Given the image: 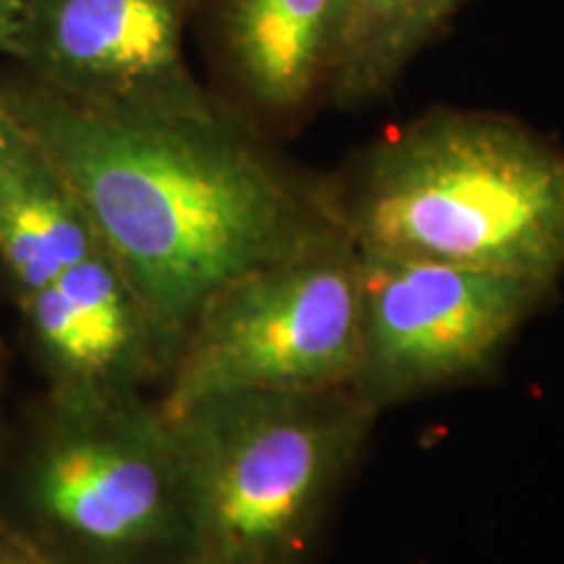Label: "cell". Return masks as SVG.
I'll use <instances>...</instances> for the list:
<instances>
[{
	"mask_svg": "<svg viewBox=\"0 0 564 564\" xmlns=\"http://www.w3.org/2000/svg\"><path fill=\"white\" fill-rule=\"evenodd\" d=\"M167 419L192 564H303L379 413L335 387L217 394Z\"/></svg>",
	"mask_w": 564,
	"mask_h": 564,
	"instance_id": "3957f363",
	"label": "cell"
},
{
	"mask_svg": "<svg viewBox=\"0 0 564 564\" xmlns=\"http://www.w3.org/2000/svg\"><path fill=\"white\" fill-rule=\"evenodd\" d=\"M327 175L358 251L544 285L564 274V150L520 118L426 110Z\"/></svg>",
	"mask_w": 564,
	"mask_h": 564,
	"instance_id": "7a4b0ae2",
	"label": "cell"
},
{
	"mask_svg": "<svg viewBox=\"0 0 564 564\" xmlns=\"http://www.w3.org/2000/svg\"><path fill=\"white\" fill-rule=\"evenodd\" d=\"M465 3L468 0H352L327 105L364 110L384 100Z\"/></svg>",
	"mask_w": 564,
	"mask_h": 564,
	"instance_id": "8fae6325",
	"label": "cell"
},
{
	"mask_svg": "<svg viewBox=\"0 0 564 564\" xmlns=\"http://www.w3.org/2000/svg\"><path fill=\"white\" fill-rule=\"evenodd\" d=\"M24 0H0V55H13Z\"/></svg>",
	"mask_w": 564,
	"mask_h": 564,
	"instance_id": "4fadbf2b",
	"label": "cell"
},
{
	"mask_svg": "<svg viewBox=\"0 0 564 564\" xmlns=\"http://www.w3.org/2000/svg\"><path fill=\"white\" fill-rule=\"evenodd\" d=\"M196 0H24L13 61L95 108L162 118L238 116L186 58Z\"/></svg>",
	"mask_w": 564,
	"mask_h": 564,
	"instance_id": "52a82bcc",
	"label": "cell"
},
{
	"mask_svg": "<svg viewBox=\"0 0 564 564\" xmlns=\"http://www.w3.org/2000/svg\"><path fill=\"white\" fill-rule=\"evenodd\" d=\"M0 89L131 282L167 369L225 282L343 230L329 175L295 165L241 116L105 110L32 79Z\"/></svg>",
	"mask_w": 564,
	"mask_h": 564,
	"instance_id": "6da1fadb",
	"label": "cell"
},
{
	"mask_svg": "<svg viewBox=\"0 0 564 564\" xmlns=\"http://www.w3.org/2000/svg\"><path fill=\"white\" fill-rule=\"evenodd\" d=\"M87 212L24 126L0 165V267L24 301L95 251Z\"/></svg>",
	"mask_w": 564,
	"mask_h": 564,
	"instance_id": "30bf717a",
	"label": "cell"
},
{
	"mask_svg": "<svg viewBox=\"0 0 564 564\" xmlns=\"http://www.w3.org/2000/svg\"><path fill=\"white\" fill-rule=\"evenodd\" d=\"M0 518L61 564H192L173 423L147 390L47 387Z\"/></svg>",
	"mask_w": 564,
	"mask_h": 564,
	"instance_id": "277c9868",
	"label": "cell"
},
{
	"mask_svg": "<svg viewBox=\"0 0 564 564\" xmlns=\"http://www.w3.org/2000/svg\"><path fill=\"white\" fill-rule=\"evenodd\" d=\"M361 293V251L345 230L225 282L183 335L162 379V413L232 392L350 387Z\"/></svg>",
	"mask_w": 564,
	"mask_h": 564,
	"instance_id": "5b68a950",
	"label": "cell"
},
{
	"mask_svg": "<svg viewBox=\"0 0 564 564\" xmlns=\"http://www.w3.org/2000/svg\"><path fill=\"white\" fill-rule=\"evenodd\" d=\"M350 13L352 0H196L212 91L270 139L293 133L327 105Z\"/></svg>",
	"mask_w": 564,
	"mask_h": 564,
	"instance_id": "ba28073f",
	"label": "cell"
},
{
	"mask_svg": "<svg viewBox=\"0 0 564 564\" xmlns=\"http://www.w3.org/2000/svg\"><path fill=\"white\" fill-rule=\"evenodd\" d=\"M361 358L352 390L387 408L489 373L554 285L361 251Z\"/></svg>",
	"mask_w": 564,
	"mask_h": 564,
	"instance_id": "8992f818",
	"label": "cell"
},
{
	"mask_svg": "<svg viewBox=\"0 0 564 564\" xmlns=\"http://www.w3.org/2000/svg\"><path fill=\"white\" fill-rule=\"evenodd\" d=\"M0 564H61L45 549H40L30 535L0 518Z\"/></svg>",
	"mask_w": 564,
	"mask_h": 564,
	"instance_id": "7c38bea8",
	"label": "cell"
},
{
	"mask_svg": "<svg viewBox=\"0 0 564 564\" xmlns=\"http://www.w3.org/2000/svg\"><path fill=\"white\" fill-rule=\"evenodd\" d=\"M17 133H19V121H17V116L11 112L9 102H6L3 89H0V165H3L6 154H9Z\"/></svg>",
	"mask_w": 564,
	"mask_h": 564,
	"instance_id": "5bb4252c",
	"label": "cell"
},
{
	"mask_svg": "<svg viewBox=\"0 0 564 564\" xmlns=\"http://www.w3.org/2000/svg\"><path fill=\"white\" fill-rule=\"evenodd\" d=\"M19 306L47 387L147 390L165 379L144 306L102 243Z\"/></svg>",
	"mask_w": 564,
	"mask_h": 564,
	"instance_id": "9c48e42d",
	"label": "cell"
}]
</instances>
